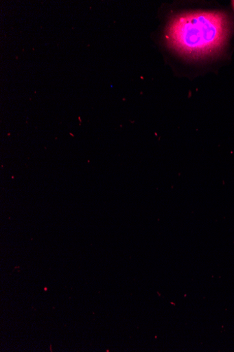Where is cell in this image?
Listing matches in <instances>:
<instances>
[{
  "instance_id": "obj_1",
  "label": "cell",
  "mask_w": 234,
  "mask_h": 352,
  "mask_svg": "<svg viewBox=\"0 0 234 352\" xmlns=\"http://www.w3.org/2000/svg\"><path fill=\"white\" fill-rule=\"evenodd\" d=\"M228 34V19L224 13L200 11L175 16L167 28L166 38L178 52L198 58L218 52Z\"/></svg>"
},
{
  "instance_id": "obj_2",
  "label": "cell",
  "mask_w": 234,
  "mask_h": 352,
  "mask_svg": "<svg viewBox=\"0 0 234 352\" xmlns=\"http://www.w3.org/2000/svg\"><path fill=\"white\" fill-rule=\"evenodd\" d=\"M232 4H233V9H234V1L232 2Z\"/></svg>"
}]
</instances>
